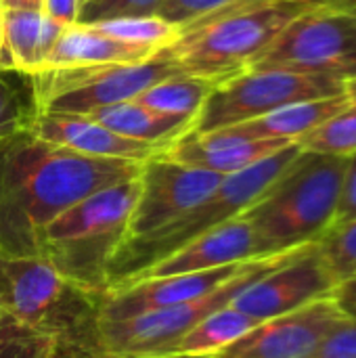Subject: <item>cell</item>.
<instances>
[{
	"label": "cell",
	"instance_id": "6da1fadb",
	"mask_svg": "<svg viewBox=\"0 0 356 358\" xmlns=\"http://www.w3.org/2000/svg\"><path fill=\"white\" fill-rule=\"evenodd\" d=\"M143 164L82 155L27 130L0 141V256H40L42 231L55 218L97 191L136 178Z\"/></svg>",
	"mask_w": 356,
	"mask_h": 358
},
{
	"label": "cell",
	"instance_id": "7a4b0ae2",
	"mask_svg": "<svg viewBox=\"0 0 356 358\" xmlns=\"http://www.w3.org/2000/svg\"><path fill=\"white\" fill-rule=\"evenodd\" d=\"M348 157L302 151L241 218L252 227L260 258L317 243L334 224Z\"/></svg>",
	"mask_w": 356,
	"mask_h": 358
},
{
	"label": "cell",
	"instance_id": "3957f363",
	"mask_svg": "<svg viewBox=\"0 0 356 358\" xmlns=\"http://www.w3.org/2000/svg\"><path fill=\"white\" fill-rule=\"evenodd\" d=\"M138 176L97 191L42 231L40 256L88 296L101 298L107 292L109 264L128 239L130 216L141 193Z\"/></svg>",
	"mask_w": 356,
	"mask_h": 358
},
{
	"label": "cell",
	"instance_id": "277c9868",
	"mask_svg": "<svg viewBox=\"0 0 356 358\" xmlns=\"http://www.w3.org/2000/svg\"><path fill=\"white\" fill-rule=\"evenodd\" d=\"M300 153H302L300 145L292 143L285 149L269 155L266 159L241 172L225 176L210 197H206L201 203L185 212L174 222L149 235L126 239L109 264L107 289L138 279L149 268H153L155 264H159L180 248H185L187 243L241 216L281 178V174L298 159Z\"/></svg>",
	"mask_w": 356,
	"mask_h": 358
},
{
	"label": "cell",
	"instance_id": "5b68a950",
	"mask_svg": "<svg viewBox=\"0 0 356 358\" xmlns=\"http://www.w3.org/2000/svg\"><path fill=\"white\" fill-rule=\"evenodd\" d=\"M308 8L304 0H237L180 29L168 48L185 73L222 82L245 71Z\"/></svg>",
	"mask_w": 356,
	"mask_h": 358
},
{
	"label": "cell",
	"instance_id": "8992f818",
	"mask_svg": "<svg viewBox=\"0 0 356 358\" xmlns=\"http://www.w3.org/2000/svg\"><path fill=\"white\" fill-rule=\"evenodd\" d=\"M300 250L250 260L239 275L197 300L149 310L126 321H97V352L113 357H170L178 342L206 317L229 306L245 287L292 260Z\"/></svg>",
	"mask_w": 356,
	"mask_h": 358
},
{
	"label": "cell",
	"instance_id": "52a82bcc",
	"mask_svg": "<svg viewBox=\"0 0 356 358\" xmlns=\"http://www.w3.org/2000/svg\"><path fill=\"white\" fill-rule=\"evenodd\" d=\"M99 298L69 285L42 256H0L2 313L25 329L80 342L73 334L97 325Z\"/></svg>",
	"mask_w": 356,
	"mask_h": 358
},
{
	"label": "cell",
	"instance_id": "ba28073f",
	"mask_svg": "<svg viewBox=\"0 0 356 358\" xmlns=\"http://www.w3.org/2000/svg\"><path fill=\"white\" fill-rule=\"evenodd\" d=\"M178 73L185 71L168 46L134 65L42 69L29 76L34 80L31 105L34 111L90 115L101 107L138 99L147 88Z\"/></svg>",
	"mask_w": 356,
	"mask_h": 358
},
{
	"label": "cell",
	"instance_id": "9c48e42d",
	"mask_svg": "<svg viewBox=\"0 0 356 358\" xmlns=\"http://www.w3.org/2000/svg\"><path fill=\"white\" fill-rule=\"evenodd\" d=\"M356 82V13L313 6L298 15L248 67Z\"/></svg>",
	"mask_w": 356,
	"mask_h": 358
},
{
	"label": "cell",
	"instance_id": "30bf717a",
	"mask_svg": "<svg viewBox=\"0 0 356 358\" xmlns=\"http://www.w3.org/2000/svg\"><path fill=\"white\" fill-rule=\"evenodd\" d=\"M344 92H348V84L327 76L245 69L214 86L191 132L206 134L231 128L287 105L329 99Z\"/></svg>",
	"mask_w": 356,
	"mask_h": 358
},
{
	"label": "cell",
	"instance_id": "8fae6325",
	"mask_svg": "<svg viewBox=\"0 0 356 358\" xmlns=\"http://www.w3.org/2000/svg\"><path fill=\"white\" fill-rule=\"evenodd\" d=\"M225 176L178 164L162 153L149 157L141 168V193L130 216L128 239L149 235L214 193Z\"/></svg>",
	"mask_w": 356,
	"mask_h": 358
},
{
	"label": "cell",
	"instance_id": "7c38bea8",
	"mask_svg": "<svg viewBox=\"0 0 356 358\" xmlns=\"http://www.w3.org/2000/svg\"><path fill=\"white\" fill-rule=\"evenodd\" d=\"M336 287L338 283L327 271L319 245L311 243L292 260L245 287L231 306L262 323L329 298Z\"/></svg>",
	"mask_w": 356,
	"mask_h": 358
},
{
	"label": "cell",
	"instance_id": "4fadbf2b",
	"mask_svg": "<svg viewBox=\"0 0 356 358\" xmlns=\"http://www.w3.org/2000/svg\"><path fill=\"white\" fill-rule=\"evenodd\" d=\"M346 317L334 296L269 319L212 358H311Z\"/></svg>",
	"mask_w": 356,
	"mask_h": 358
},
{
	"label": "cell",
	"instance_id": "5bb4252c",
	"mask_svg": "<svg viewBox=\"0 0 356 358\" xmlns=\"http://www.w3.org/2000/svg\"><path fill=\"white\" fill-rule=\"evenodd\" d=\"M27 132L40 141L71 149L90 157L107 159H128V162H147L149 157L162 153L164 149L132 141L115 134L103 124L94 122L88 115L78 113H55V111H34Z\"/></svg>",
	"mask_w": 356,
	"mask_h": 358
},
{
	"label": "cell",
	"instance_id": "9a60e30c",
	"mask_svg": "<svg viewBox=\"0 0 356 358\" xmlns=\"http://www.w3.org/2000/svg\"><path fill=\"white\" fill-rule=\"evenodd\" d=\"M260 258V250L256 243V237L252 233V227L241 218H233L206 235L197 237L195 241L187 243L153 268H149L145 277H170V275H183V273H199V271H212L233 264H243L250 260ZM136 281V279H134Z\"/></svg>",
	"mask_w": 356,
	"mask_h": 358
},
{
	"label": "cell",
	"instance_id": "2e32d148",
	"mask_svg": "<svg viewBox=\"0 0 356 358\" xmlns=\"http://www.w3.org/2000/svg\"><path fill=\"white\" fill-rule=\"evenodd\" d=\"M287 141H250L231 136L222 130L197 134L187 132L172 145H168L162 155L208 172H216L220 176H229L235 172H241L269 155L285 149Z\"/></svg>",
	"mask_w": 356,
	"mask_h": 358
},
{
	"label": "cell",
	"instance_id": "e0dca14e",
	"mask_svg": "<svg viewBox=\"0 0 356 358\" xmlns=\"http://www.w3.org/2000/svg\"><path fill=\"white\" fill-rule=\"evenodd\" d=\"M157 50L128 44L103 34L92 25H69L59 36L44 69L94 67V65H134L151 59Z\"/></svg>",
	"mask_w": 356,
	"mask_h": 358
},
{
	"label": "cell",
	"instance_id": "ac0fdd59",
	"mask_svg": "<svg viewBox=\"0 0 356 358\" xmlns=\"http://www.w3.org/2000/svg\"><path fill=\"white\" fill-rule=\"evenodd\" d=\"M0 21L8 67L27 76L46 67L55 44L65 29L36 8H2Z\"/></svg>",
	"mask_w": 356,
	"mask_h": 358
},
{
	"label": "cell",
	"instance_id": "d6986e66",
	"mask_svg": "<svg viewBox=\"0 0 356 358\" xmlns=\"http://www.w3.org/2000/svg\"><path fill=\"white\" fill-rule=\"evenodd\" d=\"M353 96L348 92L329 96V99H319V101H306V103H296L281 107L273 113H266L262 117L222 128V132L239 138H250V141H287V143H298L304 134L313 132L334 115H338L344 107H348Z\"/></svg>",
	"mask_w": 356,
	"mask_h": 358
},
{
	"label": "cell",
	"instance_id": "ffe728a7",
	"mask_svg": "<svg viewBox=\"0 0 356 358\" xmlns=\"http://www.w3.org/2000/svg\"><path fill=\"white\" fill-rule=\"evenodd\" d=\"M88 117H92L94 122L103 124L105 128L113 130L120 136L155 145L159 149H166L180 136L191 132L195 124V120L191 117H178V115L153 111L141 105L136 99L101 107L92 111Z\"/></svg>",
	"mask_w": 356,
	"mask_h": 358
},
{
	"label": "cell",
	"instance_id": "44dd1931",
	"mask_svg": "<svg viewBox=\"0 0 356 358\" xmlns=\"http://www.w3.org/2000/svg\"><path fill=\"white\" fill-rule=\"evenodd\" d=\"M258 321L248 317L245 313L233 308L231 304L206 317L195 329H191L178 346L170 352V357L212 358L220 350L243 338L250 329H254Z\"/></svg>",
	"mask_w": 356,
	"mask_h": 358
},
{
	"label": "cell",
	"instance_id": "7402d4cb",
	"mask_svg": "<svg viewBox=\"0 0 356 358\" xmlns=\"http://www.w3.org/2000/svg\"><path fill=\"white\" fill-rule=\"evenodd\" d=\"M216 84L218 80L212 78L178 73L147 88L136 101L159 113L195 120Z\"/></svg>",
	"mask_w": 356,
	"mask_h": 358
},
{
	"label": "cell",
	"instance_id": "603a6c76",
	"mask_svg": "<svg viewBox=\"0 0 356 358\" xmlns=\"http://www.w3.org/2000/svg\"><path fill=\"white\" fill-rule=\"evenodd\" d=\"M302 151L334 155V157H350L356 153V99L350 101L338 115L304 134L298 141Z\"/></svg>",
	"mask_w": 356,
	"mask_h": 358
},
{
	"label": "cell",
	"instance_id": "cb8c5ba5",
	"mask_svg": "<svg viewBox=\"0 0 356 358\" xmlns=\"http://www.w3.org/2000/svg\"><path fill=\"white\" fill-rule=\"evenodd\" d=\"M92 27L101 29L103 34H107L111 38H118L122 42L147 46V48H153V50H162V48L170 46L180 36V29L176 25L164 21L157 15L122 17V19L94 23Z\"/></svg>",
	"mask_w": 356,
	"mask_h": 358
},
{
	"label": "cell",
	"instance_id": "d4e9b609",
	"mask_svg": "<svg viewBox=\"0 0 356 358\" xmlns=\"http://www.w3.org/2000/svg\"><path fill=\"white\" fill-rule=\"evenodd\" d=\"M319 254L336 279V283H344L353 279L356 275V218L332 227L319 241Z\"/></svg>",
	"mask_w": 356,
	"mask_h": 358
},
{
	"label": "cell",
	"instance_id": "484cf974",
	"mask_svg": "<svg viewBox=\"0 0 356 358\" xmlns=\"http://www.w3.org/2000/svg\"><path fill=\"white\" fill-rule=\"evenodd\" d=\"M162 0H84L80 4L78 23L94 25L122 17H147L157 15Z\"/></svg>",
	"mask_w": 356,
	"mask_h": 358
},
{
	"label": "cell",
	"instance_id": "4316f807",
	"mask_svg": "<svg viewBox=\"0 0 356 358\" xmlns=\"http://www.w3.org/2000/svg\"><path fill=\"white\" fill-rule=\"evenodd\" d=\"M237 0H162L157 17L164 21L176 25L178 29H185L227 6H231Z\"/></svg>",
	"mask_w": 356,
	"mask_h": 358
},
{
	"label": "cell",
	"instance_id": "83f0119b",
	"mask_svg": "<svg viewBox=\"0 0 356 358\" xmlns=\"http://www.w3.org/2000/svg\"><path fill=\"white\" fill-rule=\"evenodd\" d=\"M31 115L34 107L25 105L21 94L0 73V141L25 132Z\"/></svg>",
	"mask_w": 356,
	"mask_h": 358
},
{
	"label": "cell",
	"instance_id": "f1b7e54d",
	"mask_svg": "<svg viewBox=\"0 0 356 358\" xmlns=\"http://www.w3.org/2000/svg\"><path fill=\"white\" fill-rule=\"evenodd\" d=\"M311 358H356V317L346 313Z\"/></svg>",
	"mask_w": 356,
	"mask_h": 358
},
{
	"label": "cell",
	"instance_id": "f546056e",
	"mask_svg": "<svg viewBox=\"0 0 356 358\" xmlns=\"http://www.w3.org/2000/svg\"><path fill=\"white\" fill-rule=\"evenodd\" d=\"M356 218V153L346 159V170L342 178V189H340V201L336 210V218L332 227L346 224Z\"/></svg>",
	"mask_w": 356,
	"mask_h": 358
},
{
	"label": "cell",
	"instance_id": "4dcf8cb0",
	"mask_svg": "<svg viewBox=\"0 0 356 358\" xmlns=\"http://www.w3.org/2000/svg\"><path fill=\"white\" fill-rule=\"evenodd\" d=\"M42 13L50 21L63 27H69L78 23L80 0H42Z\"/></svg>",
	"mask_w": 356,
	"mask_h": 358
},
{
	"label": "cell",
	"instance_id": "1f68e13d",
	"mask_svg": "<svg viewBox=\"0 0 356 358\" xmlns=\"http://www.w3.org/2000/svg\"><path fill=\"white\" fill-rule=\"evenodd\" d=\"M334 298L344 310H355L356 308V275L353 279L340 283L334 292Z\"/></svg>",
	"mask_w": 356,
	"mask_h": 358
},
{
	"label": "cell",
	"instance_id": "d6a6232c",
	"mask_svg": "<svg viewBox=\"0 0 356 358\" xmlns=\"http://www.w3.org/2000/svg\"><path fill=\"white\" fill-rule=\"evenodd\" d=\"M313 6H323V8H334V10H346L356 13V0H304Z\"/></svg>",
	"mask_w": 356,
	"mask_h": 358
},
{
	"label": "cell",
	"instance_id": "836d02e7",
	"mask_svg": "<svg viewBox=\"0 0 356 358\" xmlns=\"http://www.w3.org/2000/svg\"><path fill=\"white\" fill-rule=\"evenodd\" d=\"M0 8H36V10H42V0H0Z\"/></svg>",
	"mask_w": 356,
	"mask_h": 358
},
{
	"label": "cell",
	"instance_id": "e575fe53",
	"mask_svg": "<svg viewBox=\"0 0 356 358\" xmlns=\"http://www.w3.org/2000/svg\"><path fill=\"white\" fill-rule=\"evenodd\" d=\"M0 13H2V8H0ZM2 67H8V59L4 52V36H2V21H0V69Z\"/></svg>",
	"mask_w": 356,
	"mask_h": 358
},
{
	"label": "cell",
	"instance_id": "d590c367",
	"mask_svg": "<svg viewBox=\"0 0 356 358\" xmlns=\"http://www.w3.org/2000/svg\"><path fill=\"white\" fill-rule=\"evenodd\" d=\"M86 358H141V357H113V355H101V352H94ZM157 358H191V357H157Z\"/></svg>",
	"mask_w": 356,
	"mask_h": 358
},
{
	"label": "cell",
	"instance_id": "8d00e7d4",
	"mask_svg": "<svg viewBox=\"0 0 356 358\" xmlns=\"http://www.w3.org/2000/svg\"><path fill=\"white\" fill-rule=\"evenodd\" d=\"M348 94H350L353 99H356V82H353V84H348Z\"/></svg>",
	"mask_w": 356,
	"mask_h": 358
},
{
	"label": "cell",
	"instance_id": "74e56055",
	"mask_svg": "<svg viewBox=\"0 0 356 358\" xmlns=\"http://www.w3.org/2000/svg\"><path fill=\"white\" fill-rule=\"evenodd\" d=\"M344 313H348V315H353V317H356V308H355V310H344Z\"/></svg>",
	"mask_w": 356,
	"mask_h": 358
},
{
	"label": "cell",
	"instance_id": "f35d334b",
	"mask_svg": "<svg viewBox=\"0 0 356 358\" xmlns=\"http://www.w3.org/2000/svg\"><path fill=\"white\" fill-rule=\"evenodd\" d=\"M2 315H4V313H2V306H0V319H2Z\"/></svg>",
	"mask_w": 356,
	"mask_h": 358
},
{
	"label": "cell",
	"instance_id": "ab89813d",
	"mask_svg": "<svg viewBox=\"0 0 356 358\" xmlns=\"http://www.w3.org/2000/svg\"><path fill=\"white\" fill-rule=\"evenodd\" d=\"M82 2H84V0H80V4H82Z\"/></svg>",
	"mask_w": 356,
	"mask_h": 358
}]
</instances>
